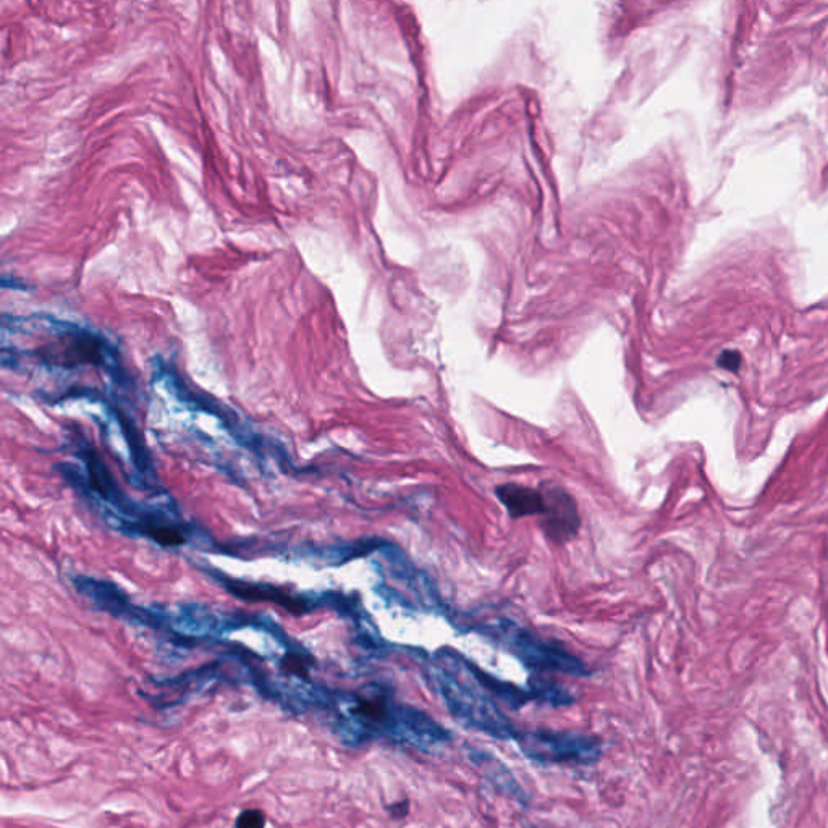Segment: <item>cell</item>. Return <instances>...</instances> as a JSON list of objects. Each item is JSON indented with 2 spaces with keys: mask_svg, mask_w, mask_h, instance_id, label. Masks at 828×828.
<instances>
[{
  "mask_svg": "<svg viewBox=\"0 0 828 828\" xmlns=\"http://www.w3.org/2000/svg\"><path fill=\"white\" fill-rule=\"evenodd\" d=\"M26 321L41 337V342L30 350L4 343V368L13 369L15 364L23 360L33 361L39 368L49 371L70 372L96 368L106 372V376L115 384H128V374L119 348L98 330L46 314H33L26 317Z\"/></svg>",
  "mask_w": 828,
  "mask_h": 828,
  "instance_id": "cell-1",
  "label": "cell"
},
{
  "mask_svg": "<svg viewBox=\"0 0 828 828\" xmlns=\"http://www.w3.org/2000/svg\"><path fill=\"white\" fill-rule=\"evenodd\" d=\"M75 453L80 458L85 473L65 463L59 466L60 474L73 487H77L81 495H93V500H99L106 507L107 516L117 523V528L122 533L144 537L165 549L182 547L190 542V533L185 524L159 508L146 507L131 499L88 440L81 437L77 439Z\"/></svg>",
  "mask_w": 828,
  "mask_h": 828,
  "instance_id": "cell-2",
  "label": "cell"
},
{
  "mask_svg": "<svg viewBox=\"0 0 828 828\" xmlns=\"http://www.w3.org/2000/svg\"><path fill=\"white\" fill-rule=\"evenodd\" d=\"M427 680L458 720L495 740H516L520 731L503 714L491 694L479 686L471 662L452 649H440L424 665Z\"/></svg>",
  "mask_w": 828,
  "mask_h": 828,
  "instance_id": "cell-3",
  "label": "cell"
},
{
  "mask_svg": "<svg viewBox=\"0 0 828 828\" xmlns=\"http://www.w3.org/2000/svg\"><path fill=\"white\" fill-rule=\"evenodd\" d=\"M474 630L515 655L526 667L539 672H557L571 676L589 675L588 667L565 647L541 638L539 634L533 633L510 618H495L476 626Z\"/></svg>",
  "mask_w": 828,
  "mask_h": 828,
  "instance_id": "cell-4",
  "label": "cell"
},
{
  "mask_svg": "<svg viewBox=\"0 0 828 828\" xmlns=\"http://www.w3.org/2000/svg\"><path fill=\"white\" fill-rule=\"evenodd\" d=\"M515 741L524 756L539 764H592L602 752L599 741L573 731H520Z\"/></svg>",
  "mask_w": 828,
  "mask_h": 828,
  "instance_id": "cell-5",
  "label": "cell"
},
{
  "mask_svg": "<svg viewBox=\"0 0 828 828\" xmlns=\"http://www.w3.org/2000/svg\"><path fill=\"white\" fill-rule=\"evenodd\" d=\"M381 735L411 748L429 751L450 741V733L423 710L384 699L381 712Z\"/></svg>",
  "mask_w": 828,
  "mask_h": 828,
  "instance_id": "cell-6",
  "label": "cell"
},
{
  "mask_svg": "<svg viewBox=\"0 0 828 828\" xmlns=\"http://www.w3.org/2000/svg\"><path fill=\"white\" fill-rule=\"evenodd\" d=\"M72 583L81 596L91 600V604L96 605L102 612L109 613L112 617L130 621L136 625L151 626V628H164L172 623V617L156 607L143 609L133 604L127 592L106 579L78 575L73 576Z\"/></svg>",
  "mask_w": 828,
  "mask_h": 828,
  "instance_id": "cell-7",
  "label": "cell"
},
{
  "mask_svg": "<svg viewBox=\"0 0 828 828\" xmlns=\"http://www.w3.org/2000/svg\"><path fill=\"white\" fill-rule=\"evenodd\" d=\"M204 573L214 579L225 591L237 599L246 602H266L274 604L280 609L287 610L292 615H305L317 609H326V592L321 594H300L292 589L275 586L271 583H254V581H243V579L230 578L222 571L214 568L204 567Z\"/></svg>",
  "mask_w": 828,
  "mask_h": 828,
  "instance_id": "cell-8",
  "label": "cell"
},
{
  "mask_svg": "<svg viewBox=\"0 0 828 828\" xmlns=\"http://www.w3.org/2000/svg\"><path fill=\"white\" fill-rule=\"evenodd\" d=\"M157 379L164 381L165 387L170 392L174 393V397L183 405L190 406L191 410L203 411V413L211 414L214 418L220 419L227 431L232 432V436L240 442L241 445L251 448L254 452L259 453L258 439L251 434L248 429L243 427L237 414L227 410L222 403L217 402L216 398L209 397L206 393H198L190 389L185 384L182 377L178 376L172 366L164 363V361L157 360L156 364Z\"/></svg>",
  "mask_w": 828,
  "mask_h": 828,
  "instance_id": "cell-9",
  "label": "cell"
},
{
  "mask_svg": "<svg viewBox=\"0 0 828 828\" xmlns=\"http://www.w3.org/2000/svg\"><path fill=\"white\" fill-rule=\"evenodd\" d=\"M545 494L544 531L550 541L565 544L578 534V505L567 492L550 487Z\"/></svg>",
  "mask_w": 828,
  "mask_h": 828,
  "instance_id": "cell-10",
  "label": "cell"
},
{
  "mask_svg": "<svg viewBox=\"0 0 828 828\" xmlns=\"http://www.w3.org/2000/svg\"><path fill=\"white\" fill-rule=\"evenodd\" d=\"M392 542L384 541L381 537H366L360 541L343 542V544L327 545L322 549L309 550L308 557L327 563V565H345L356 558L369 557L372 554H382Z\"/></svg>",
  "mask_w": 828,
  "mask_h": 828,
  "instance_id": "cell-11",
  "label": "cell"
},
{
  "mask_svg": "<svg viewBox=\"0 0 828 828\" xmlns=\"http://www.w3.org/2000/svg\"><path fill=\"white\" fill-rule=\"evenodd\" d=\"M495 492L503 507L507 508L508 515L515 520L524 516H542L545 513V494L537 489L518 484H503L497 487Z\"/></svg>",
  "mask_w": 828,
  "mask_h": 828,
  "instance_id": "cell-12",
  "label": "cell"
},
{
  "mask_svg": "<svg viewBox=\"0 0 828 828\" xmlns=\"http://www.w3.org/2000/svg\"><path fill=\"white\" fill-rule=\"evenodd\" d=\"M469 759L473 762L482 774L486 775L487 780L502 791L505 795L512 796V798L524 799V790L520 783L516 782L515 775L505 767L503 762H500L497 757L492 756L489 752L481 751V749L471 748L468 751Z\"/></svg>",
  "mask_w": 828,
  "mask_h": 828,
  "instance_id": "cell-13",
  "label": "cell"
},
{
  "mask_svg": "<svg viewBox=\"0 0 828 828\" xmlns=\"http://www.w3.org/2000/svg\"><path fill=\"white\" fill-rule=\"evenodd\" d=\"M529 689H531L536 701H544L547 704H552V706H568L573 702V698H571V694L568 693L567 689L560 688V686L550 683V681H531Z\"/></svg>",
  "mask_w": 828,
  "mask_h": 828,
  "instance_id": "cell-14",
  "label": "cell"
},
{
  "mask_svg": "<svg viewBox=\"0 0 828 828\" xmlns=\"http://www.w3.org/2000/svg\"><path fill=\"white\" fill-rule=\"evenodd\" d=\"M266 819L261 811H246L238 817L237 828H264Z\"/></svg>",
  "mask_w": 828,
  "mask_h": 828,
  "instance_id": "cell-15",
  "label": "cell"
},
{
  "mask_svg": "<svg viewBox=\"0 0 828 828\" xmlns=\"http://www.w3.org/2000/svg\"><path fill=\"white\" fill-rule=\"evenodd\" d=\"M720 368L727 369V371H738L741 366V355L738 351H723L722 355L717 360Z\"/></svg>",
  "mask_w": 828,
  "mask_h": 828,
  "instance_id": "cell-16",
  "label": "cell"
}]
</instances>
